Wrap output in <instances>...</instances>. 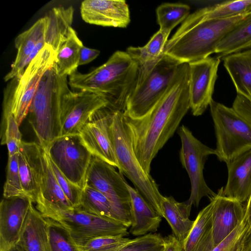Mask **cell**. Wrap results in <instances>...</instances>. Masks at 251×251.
<instances>
[{
  "label": "cell",
  "mask_w": 251,
  "mask_h": 251,
  "mask_svg": "<svg viewBox=\"0 0 251 251\" xmlns=\"http://www.w3.org/2000/svg\"><path fill=\"white\" fill-rule=\"evenodd\" d=\"M190 107L189 66L181 63L167 92L147 114L133 118L123 114L133 151L145 172L173 135Z\"/></svg>",
  "instance_id": "1"
},
{
  "label": "cell",
  "mask_w": 251,
  "mask_h": 251,
  "mask_svg": "<svg viewBox=\"0 0 251 251\" xmlns=\"http://www.w3.org/2000/svg\"><path fill=\"white\" fill-rule=\"evenodd\" d=\"M138 66L126 51L115 52L103 65L87 73L76 71L69 76V86L77 91L97 94L114 111L124 112L138 78Z\"/></svg>",
  "instance_id": "2"
},
{
  "label": "cell",
  "mask_w": 251,
  "mask_h": 251,
  "mask_svg": "<svg viewBox=\"0 0 251 251\" xmlns=\"http://www.w3.org/2000/svg\"><path fill=\"white\" fill-rule=\"evenodd\" d=\"M251 13L225 19H206L198 9L168 40L164 53L181 63L209 57L222 40Z\"/></svg>",
  "instance_id": "3"
},
{
  "label": "cell",
  "mask_w": 251,
  "mask_h": 251,
  "mask_svg": "<svg viewBox=\"0 0 251 251\" xmlns=\"http://www.w3.org/2000/svg\"><path fill=\"white\" fill-rule=\"evenodd\" d=\"M67 76H60L54 64L42 78L30 104L28 121L38 144L46 149L60 136V106L64 95L71 90Z\"/></svg>",
  "instance_id": "4"
},
{
  "label": "cell",
  "mask_w": 251,
  "mask_h": 251,
  "mask_svg": "<svg viewBox=\"0 0 251 251\" xmlns=\"http://www.w3.org/2000/svg\"><path fill=\"white\" fill-rule=\"evenodd\" d=\"M110 133L119 172L129 179L138 191L162 217L161 203L163 196L155 180L145 172L135 154L123 112H113Z\"/></svg>",
  "instance_id": "5"
},
{
  "label": "cell",
  "mask_w": 251,
  "mask_h": 251,
  "mask_svg": "<svg viewBox=\"0 0 251 251\" xmlns=\"http://www.w3.org/2000/svg\"><path fill=\"white\" fill-rule=\"evenodd\" d=\"M56 52L46 44L19 76L12 79L4 91L2 119L12 114L20 126L29 108L42 77L54 63Z\"/></svg>",
  "instance_id": "6"
},
{
  "label": "cell",
  "mask_w": 251,
  "mask_h": 251,
  "mask_svg": "<svg viewBox=\"0 0 251 251\" xmlns=\"http://www.w3.org/2000/svg\"><path fill=\"white\" fill-rule=\"evenodd\" d=\"M180 64L165 54L152 68L138 73L123 114L138 118L149 113L167 92Z\"/></svg>",
  "instance_id": "7"
},
{
  "label": "cell",
  "mask_w": 251,
  "mask_h": 251,
  "mask_svg": "<svg viewBox=\"0 0 251 251\" xmlns=\"http://www.w3.org/2000/svg\"><path fill=\"white\" fill-rule=\"evenodd\" d=\"M216 137V155L227 163L251 150V123L232 107L213 100L209 105Z\"/></svg>",
  "instance_id": "8"
},
{
  "label": "cell",
  "mask_w": 251,
  "mask_h": 251,
  "mask_svg": "<svg viewBox=\"0 0 251 251\" xmlns=\"http://www.w3.org/2000/svg\"><path fill=\"white\" fill-rule=\"evenodd\" d=\"M126 181L123 175L117 172L115 167L93 155L86 174L85 185L102 193L111 202L116 219L129 227L130 198Z\"/></svg>",
  "instance_id": "9"
},
{
  "label": "cell",
  "mask_w": 251,
  "mask_h": 251,
  "mask_svg": "<svg viewBox=\"0 0 251 251\" xmlns=\"http://www.w3.org/2000/svg\"><path fill=\"white\" fill-rule=\"evenodd\" d=\"M45 218L63 226L78 247L96 237L128 234V227L119 221L92 214L79 207L54 212Z\"/></svg>",
  "instance_id": "10"
},
{
  "label": "cell",
  "mask_w": 251,
  "mask_h": 251,
  "mask_svg": "<svg viewBox=\"0 0 251 251\" xmlns=\"http://www.w3.org/2000/svg\"><path fill=\"white\" fill-rule=\"evenodd\" d=\"M177 133L181 141L180 161L188 173L191 186L190 197L185 202L191 207L198 206L202 198L211 200L216 195L206 184L203 174L207 157L216 155V151L201 143L184 125L179 127Z\"/></svg>",
  "instance_id": "11"
},
{
  "label": "cell",
  "mask_w": 251,
  "mask_h": 251,
  "mask_svg": "<svg viewBox=\"0 0 251 251\" xmlns=\"http://www.w3.org/2000/svg\"><path fill=\"white\" fill-rule=\"evenodd\" d=\"M44 149L64 176L82 190L93 155L79 134L60 136Z\"/></svg>",
  "instance_id": "12"
},
{
  "label": "cell",
  "mask_w": 251,
  "mask_h": 251,
  "mask_svg": "<svg viewBox=\"0 0 251 251\" xmlns=\"http://www.w3.org/2000/svg\"><path fill=\"white\" fill-rule=\"evenodd\" d=\"M107 105V102L97 94L70 90L64 95L61 101L60 136L79 134L92 116Z\"/></svg>",
  "instance_id": "13"
},
{
  "label": "cell",
  "mask_w": 251,
  "mask_h": 251,
  "mask_svg": "<svg viewBox=\"0 0 251 251\" xmlns=\"http://www.w3.org/2000/svg\"><path fill=\"white\" fill-rule=\"evenodd\" d=\"M220 59L209 56L188 63L190 107L194 116L202 115L213 100Z\"/></svg>",
  "instance_id": "14"
},
{
  "label": "cell",
  "mask_w": 251,
  "mask_h": 251,
  "mask_svg": "<svg viewBox=\"0 0 251 251\" xmlns=\"http://www.w3.org/2000/svg\"><path fill=\"white\" fill-rule=\"evenodd\" d=\"M114 111L107 106L97 111L81 128L79 135L93 156L118 169L110 133Z\"/></svg>",
  "instance_id": "15"
},
{
  "label": "cell",
  "mask_w": 251,
  "mask_h": 251,
  "mask_svg": "<svg viewBox=\"0 0 251 251\" xmlns=\"http://www.w3.org/2000/svg\"><path fill=\"white\" fill-rule=\"evenodd\" d=\"M26 196L3 197L0 203V251L17 245L32 203Z\"/></svg>",
  "instance_id": "16"
},
{
  "label": "cell",
  "mask_w": 251,
  "mask_h": 251,
  "mask_svg": "<svg viewBox=\"0 0 251 251\" xmlns=\"http://www.w3.org/2000/svg\"><path fill=\"white\" fill-rule=\"evenodd\" d=\"M223 187L210 200L212 205L211 232L215 247L228 236L244 221L245 206L225 196Z\"/></svg>",
  "instance_id": "17"
},
{
  "label": "cell",
  "mask_w": 251,
  "mask_h": 251,
  "mask_svg": "<svg viewBox=\"0 0 251 251\" xmlns=\"http://www.w3.org/2000/svg\"><path fill=\"white\" fill-rule=\"evenodd\" d=\"M80 10L83 20L90 24L124 28L130 22L125 0H85L81 2Z\"/></svg>",
  "instance_id": "18"
},
{
  "label": "cell",
  "mask_w": 251,
  "mask_h": 251,
  "mask_svg": "<svg viewBox=\"0 0 251 251\" xmlns=\"http://www.w3.org/2000/svg\"><path fill=\"white\" fill-rule=\"evenodd\" d=\"M43 148L35 142L22 141L18 153L19 171L23 189L32 202L40 194Z\"/></svg>",
  "instance_id": "19"
},
{
  "label": "cell",
  "mask_w": 251,
  "mask_h": 251,
  "mask_svg": "<svg viewBox=\"0 0 251 251\" xmlns=\"http://www.w3.org/2000/svg\"><path fill=\"white\" fill-rule=\"evenodd\" d=\"M43 169L40 197L36 208L44 217L56 211L74 208L61 189L50 166L46 151L42 149Z\"/></svg>",
  "instance_id": "20"
},
{
  "label": "cell",
  "mask_w": 251,
  "mask_h": 251,
  "mask_svg": "<svg viewBox=\"0 0 251 251\" xmlns=\"http://www.w3.org/2000/svg\"><path fill=\"white\" fill-rule=\"evenodd\" d=\"M228 177L223 194L243 203L251 195V150L226 163Z\"/></svg>",
  "instance_id": "21"
},
{
  "label": "cell",
  "mask_w": 251,
  "mask_h": 251,
  "mask_svg": "<svg viewBox=\"0 0 251 251\" xmlns=\"http://www.w3.org/2000/svg\"><path fill=\"white\" fill-rule=\"evenodd\" d=\"M130 198L131 225L129 232L133 235L143 236L156 232L162 217L135 188L126 181Z\"/></svg>",
  "instance_id": "22"
},
{
  "label": "cell",
  "mask_w": 251,
  "mask_h": 251,
  "mask_svg": "<svg viewBox=\"0 0 251 251\" xmlns=\"http://www.w3.org/2000/svg\"><path fill=\"white\" fill-rule=\"evenodd\" d=\"M47 21L45 17L38 20L29 29L19 34L15 40L17 50L16 58L10 71L4 77L5 81L20 75L25 69V63L36 45L44 36Z\"/></svg>",
  "instance_id": "23"
},
{
  "label": "cell",
  "mask_w": 251,
  "mask_h": 251,
  "mask_svg": "<svg viewBox=\"0 0 251 251\" xmlns=\"http://www.w3.org/2000/svg\"><path fill=\"white\" fill-rule=\"evenodd\" d=\"M18 243L25 251H49L47 219L32 203L23 227Z\"/></svg>",
  "instance_id": "24"
},
{
  "label": "cell",
  "mask_w": 251,
  "mask_h": 251,
  "mask_svg": "<svg viewBox=\"0 0 251 251\" xmlns=\"http://www.w3.org/2000/svg\"><path fill=\"white\" fill-rule=\"evenodd\" d=\"M161 207L162 217L171 226L173 235L183 244L195 222L189 218L192 207L185 201H177L172 196H163Z\"/></svg>",
  "instance_id": "25"
},
{
  "label": "cell",
  "mask_w": 251,
  "mask_h": 251,
  "mask_svg": "<svg viewBox=\"0 0 251 251\" xmlns=\"http://www.w3.org/2000/svg\"><path fill=\"white\" fill-rule=\"evenodd\" d=\"M223 65L237 94L248 98L251 94V49L223 56Z\"/></svg>",
  "instance_id": "26"
},
{
  "label": "cell",
  "mask_w": 251,
  "mask_h": 251,
  "mask_svg": "<svg viewBox=\"0 0 251 251\" xmlns=\"http://www.w3.org/2000/svg\"><path fill=\"white\" fill-rule=\"evenodd\" d=\"M74 9L72 6L52 8L45 16L47 25L44 35L46 44L56 52L66 39L73 21Z\"/></svg>",
  "instance_id": "27"
},
{
  "label": "cell",
  "mask_w": 251,
  "mask_h": 251,
  "mask_svg": "<svg viewBox=\"0 0 251 251\" xmlns=\"http://www.w3.org/2000/svg\"><path fill=\"white\" fill-rule=\"evenodd\" d=\"M169 35L159 29L143 47H129L126 49L127 53L137 64L138 72L151 69L165 55Z\"/></svg>",
  "instance_id": "28"
},
{
  "label": "cell",
  "mask_w": 251,
  "mask_h": 251,
  "mask_svg": "<svg viewBox=\"0 0 251 251\" xmlns=\"http://www.w3.org/2000/svg\"><path fill=\"white\" fill-rule=\"evenodd\" d=\"M83 46L76 31L71 27L66 39L56 52L54 65L59 75L70 76L77 71Z\"/></svg>",
  "instance_id": "29"
},
{
  "label": "cell",
  "mask_w": 251,
  "mask_h": 251,
  "mask_svg": "<svg viewBox=\"0 0 251 251\" xmlns=\"http://www.w3.org/2000/svg\"><path fill=\"white\" fill-rule=\"evenodd\" d=\"M251 42V13L219 43L215 53L219 57L241 51Z\"/></svg>",
  "instance_id": "30"
},
{
  "label": "cell",
  "mask_w": 251,
  "mask_h": 251,
  "mask_svg": "<svg viewBox=\"0 0 251 251\" xmlns=\"http://www.w3.org/2000/svg\"><path fill=\"white\" fill-rule=\"evenodd\" d=\"M206 19H225L251 12V0H228L199 9Z\"/></svg>",
  "instance_id": "31"
},
{
  "label": "cell",
  "mask_w": 251,
  "mask_h": 251,
  "mask_svg": "<svg viewBox=\"0 0 251 251\" xmlns=\"http://www.w3.org/2000/svg\"><path fill=\"white\" fill-rule=\"evenodd\" d=\"M190 7L181 3H164L156 9L160 30L170 34L172 29L190 15Z\"/></svg>",
  "instance_id": "32"
},
{
  "label": "cell",
  "mask_w": 251,
  "mask_h": 251,
  "mask_svg": "<svg viewBox=\"0 0 251 251\" xmlns=\"http://www.w3.org/2000/svg\"><path fill=\"white\" fill-rule=\"evenodd\" d=\"M79 207L92 214L117 220L108 199L100 192L90 186L85 185L82 189Z\"/></svg>",
  "instance_id": "33"
},
{
  "label": "cell",
  "mask_w": 251,
  "mask_h": 251,
  "mask_svg": "<svg viewBox=\"0 0 251 251\" xmlns=\"http://www.w3.org/2000/svg\"><path fill=\"white\" fill-rule=\"evenodd\" d=\"M212 205L210 202L199 213L193 226L183 243V251H195L211 230Z\"/></svg>",
  "instance_id": "34"
},
{
  "label": "cell",
  "mask_w": 251,
  "mask_h": 251,
  "mask_svg": "<svg viewBox=\"0 0 251 251\" xmlns=\"http://www.w3.org/2000/svg\"><path fill=\"white\" fill-rule=\"evenodd\" d=\"M49 251H80L68 230L60 223L47 218Z\"/></svg>",
  "instance_id": "35"
},
{
  "label": "cell",
  "mask_w": 251,
  "mask_h": 251,
  "mask_svg": "<svg viewBox=\"0 0 251 251\" xmlns=\"http://www.w3.org/2000/svg\"><path fill=\"white\" fill-rule=\"evenodd\" d=\"M12 114H9L1 123V144L6 145L8 156L18 153L20 145L22 141V134Z\"/></svg>",
  "instance_id": "36"
},
{
  "label": "cell",
  "mask_w": 251,
  "mask_h": 251,
  "mask_svg": "<svg viewBox=\"0 0 251 251\" xmlns=\"http://www.w3.org/2000/svg\"><path fill=\"white\" fill-rule=\"evenodd\" d=\"M3 197L26 196L20 178L18 153L8 156L6 179L3 187Z\"/></svg>",
  "instance_id": "37"
},
{
  "label": "cell",
  "mask_w": 251,
  "mask_h": 251,
  "mask_svg": "<svg viewBox=\"0 0 251 251\" xmlns=\"http://www.w3.org/2000/svg\"><path fill=\"white\" fill-rule=\"evenodd\" d=\"M131 239L123 236H100L89 240L79 248L80 251H119Z\"/></svg>",
  "instance_id": "38"
},
{
  "label": "cell",
  "mask_w": 251,
  "mask_h": 251,
  "mask_svg": "<svg viewBox=\"0 0 251 251\" xmlns=\"http://www.w3.org/2000/svg\"><path fill=\"white\" fill-rule=\"evenodd\" d=\"M164 238L159 234L148 233L127 243L119 251H163Z\"/></svg>",
  "instance_id": "39"
},
{
  "label": "cell",
  "mask_w": 251,
  "mask_h": 251,
  "mask_svg": "<svg viewBox=\"0 0 251 251\" xmlns=\"http://www.w3.org/2000/svg\"><path fill=\"white\" fill-rule=\"evenodd\" d=\"M49 158L54 176L65 195L74 208L79 207L82 190L69 181L49 157Z\"/></svg>",
  "instance_id": "40"
},
{
  "label": "cell",
  "mask_w": 251,
  "mask_h": 251,
  "mask_svg": "<svg viewBox=\"0 0 251 251\" xmlns=\"http://www.w3.org/2000/svg\"><path fill=\"white\" fill-rule=\"evenodd\" d=\"M249 226L245 217L243 222L211 251H238L241 248L244 235Z\"/></svg>",
  "instance_id": "41"
},
{
  "label": "cell",
  "mask_w": 251,
  "mask_h": 251,
  "mask_svg": "<svg viewBox=\"0 0 251 251\" xmlns=\"http://www.w3.org/2000/svg\"><path fill=\"white\" fill-rule=\"evenodd\" d=\"M100 53V51L98 50L89 48L83 46L80 51L79 66L91 62L96 59Z\"/></svg>",
  "instance_id": "42"
},
{
  "label": "cell",
  "mask_w": 251,
  "mask_h": 251,
  "mask_svg": "<svg viewBox=\"0 0 251 251\" xmlns=\"http://www.w3.org/2000/svg\"><path fill=\"white\" fill-rule=\"evenodd\" d=\"M163 251H183V244L173 235L164 237Z\"/></svg>",
  "instance_id": "43"
},
{
  "label": "cell",
  "mask_w": 251,
  "mask_h": 251,
  "mask_svg": "<svg viewBox=\"0 0 251 251\" xmlns=\"http://www.w3.org/2000/svg\"><path fill=\"white\" fill-rule=\"evenodd\" d=\"M241 251H251V226L248 227L244 235Z\"/></svg>",
  "instance_id": "44"
},
{
  "label": "cell",
  "mask_w": 251,
  "mask_h": 251,
  "mask_svg": "<svg viewBox=\"0 0 251 251\" xmlns=\"http://www.w3.org/2000/svg\"><path fill=\"white\" fill-rule=\"evenodd\" d=\"M245 217L246 218L249 226H251V195L249 200L246 202L245 205Z\"/></svg>",
  "instance_id": "45"
},
{
  "label": "cell",
  "mask_w": 251,
  "mask_h": 251,
  "mask_svg": "<svg viewBox=\"0 0 251 251\" xmlns=\"http://www.w3.org/2000/svg\"><path fill=\"white\" fill-rule=\"evenodd\" d=\"M6 251H25L22 246L18 243Z\"/></svg>",
  "instance_id": "46"
},
{
  "label": "cell",
  "mask_w": 251,
  "mask_h": 251,
  "mask_svg": "<svg viewBox=\"0 0 251 251\" xmlns=\"http://www.w3.org/2000/svg\"><path fill=\"white\" fill-rule=\"evenodd\" d=\"M251 49V42L249 44H248V45H247L246 46H245L242 49L241 51H243V50H247V49Z\"/></svg>",
  "instance_id": "47"
},
{
  "label": "cell",
  "mask_w": 251,
  "mask_h": 251,
  "mask_svg": "<svg viewBox=\"0 0 251 251\" xmlns=\"http://www.w3.org/2000/svg\"><path fill=\"white\" fill-rule=\"evenodd\" d=\"M249 99L251 100V94L250 95V96H249Z\"/></svg>",
  "instance_id": "48"
},
{
  "label": "cell",
  "mask_w": 251,
  "mask_h": 251,
  "mask_svg": "<svg viewBox=\"0 0 251 251\" xmlns=\"http://www.w3.org/2000/svg\"><path fill=\"white\" fill-rule=\"evenodd\" d=\"M241 249H242V247H241V248L238 251H241Z\"/></svg>",
  "instance_id": "49"
}]
</instances>
